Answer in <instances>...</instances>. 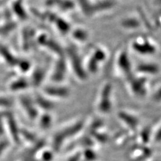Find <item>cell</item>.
Here are the masks:
<instances>
[{"mask_svg":"<svg viewBox=\"0 0 161 161\" xmlns=\"http://www.w3.org/2000/svg\"><path fill=\"white\" fill-rule=\"evenodd\" d=\"M112 86L110 83L105 84L100 92L97 102L98 111L102 114H108L111 112L113 106L112 102Z\"/></svg>","mask_w":161,"mask_h":161,"instance_id":"obj_2","label":"cell"},{"mask_svg":"<svg viewBox=\"0 0 161 161\" xmlns=\"http://www.w3.org/2000/svg\"><path fill=\"white\" fill-rule=\"evenodd\" d=\"M10 105H11V102H10L9 99L2 97H0V107L7 108L9 107Z\"/></svg>","mask_w":161,"mask_h":161,"instance_id":"obj_24","label":"cell"},{"mask_svg":"<svg viewBox=\"0 0 161 161\" xmlns=\"http://www.w3.org/2000/svg\"><path fill=\"white\" fill-rule=\"evenodd\" d=\"M151 131L148 128H144V130L140 134V140L143 145L147 146L150 140Z\"/></svg>","mask_w":161,"mask_h":161,"instance_id":"obj_17","label":"cell"},{"mask_svg":"<svg viewBox=\"0 0 161 161\" xmlns=\"http://www.w3.org/2000/svg\"><path fill=\"white\" fill-rule=\"evenodd\" d=\"M118 116L121 122H123L131 130L136 129L138 126L140 120L138 117L132 114L128 113L125 111H121V112H118Z\"/></svg>","mask_w":161,"mask_h":161,"instance_id":"obj_8","label":"cell"},{"mask_svg":"<svg viewBox=\"0 0 161 161\" xmlns=\"http://www.w3.org/2000/svg\"><path fill=\"white\" fill-rule=\"evenodd\" d=\"M6 132L8 135V138L11 142L18 144L21 142L20 138V128L17 123V121L12 114H6L3 115Z\"/></svg>","mask_w":161,"mask_h":161,"instance_id":"obj_3","label":"cell"},{"mask_svg":"<svg viewBox=\"0 0 161 161\" xmlns=\"http://www.w3.org/2000/svg\"><path fill=\"white\" fill-rule=\"evenodd\" d=\"M153 138H154V141L155 142H157V143L161 142V125H160V127L158 128L157 132H156Z\"/></svg>","mask_w":161,"mask_h":161,"instance_id":"obj_23","label":"cell"},{"mask_svg":"<svg viewBox=\"0 0 161 161\" xmlns=\"http://www.w3.org/2000/svg\"><path fill=\"white\" fill-rule=\"evenodd\" d=\"M84 125L85 123L83 121L79 120L58 130L53 136L52 140L54 152L61 148L68 139L77 135L83 130Z\"/></svg>","mask_w":161,"mask_h":161,"instance_id":"obj_1","label":"cell"},{"mask_svg":"<svg viewBox=\"0 0 161 161\" xmlns=\"http://www.w3.org/2000/svg\"><path fill=\"white\" fill-rule=\"evenodd\" d=\"M82 160V157L81 153H77L76 154H74L71 157H69L67 161H81Z\"/></svg>","mask_w":161,"mask_h":161,"instance_id":"obj_25","label":"cell"},{"mask_svg":"<svg viewBox=\"0 0 161 161\" xmlns=\"http://www.w3.org/2000/svg\"><path fill=\"white\" fill-rule=\"evenodd\" d=\"M153 161H161V160H153Z\"/></svg>","mask_w":161,"mask_h":161,"instance_id":"obj_27","label":"cell"},{"mask_svg":"<svg viewBox=\"0 0 161 161\" xmlns=\"http://www.w3.org/2000/svg\"><path fill=\"white\" fill-rule=\"evenodd\" d=\"M140 151H133V160H139L142 159H146L149 157L151 155V153H152L151 150L145 145H142L141 147H140Z\"/></svg>","mask_w":161,"mask_h":161,"instance_id":"obj_13","label":"cell"},{"mask_svg":"<svg viewBox=\"0 0 161 161\" xmlns=\"http://www.w3.org/2000/svg\"><path fill=\"white\" fill-rule=\"evenodd\" d=\"M130 89L136 96L144 97L147 93V79L140 77H132L129 79Z\"/></svg>","mask_w":161,"mask_h":161,"instance_id":"obj_5","label":"cell"},{"mask_svg":"<svg viewBox=\"0 0 161 161\" xmlns=\"http://www.w3.org/2000/svg\"><path fill=\"white\" fill-rule=\"evenodd\" d=\"M54 151H48V150H43L42 154L41 161H52L54 158Z\"/></svg>","mask_w":161,"mask_h":161,"instance_id":"obj_20","label":"cell"},{"mask_svg":"<svg viewBox=\"0 0 161 161\" xmlns=\"http://www.w3.org/2000/svg\"><path fill=\"white\" fill-rule=\"evenodd\" d=\"M38 109H41L44 111V112H49L54 108V104L50 101L48 97L43 96H37L35 100Z\"/></svg>","mask_w":161,"mask_h":161,"instance_id":"obj_12","label":"cell"},{"mask_svg":"<svg viewBox=\"0 0 161 161\" xmlns=\"http://www.w3.org/2000/svg\"><path fill=\"white\" fill-rule=\"evenodd\" d=\"M116 65L119 72L128 79L133 76L132 63L130 61L128 54L125 51H122L119 53L116 60Z\"/></svg>","mask_w":161,"mask_h":161,"instance_id":"obj_6","label":"cell"},{"mask_svg":"<svg viewBox=\"0 0 161 161\" xmlns=\"http://www.w3.org/2000/svg\"><path fill=\"white\" fill-rule=\"evenodd\" d=\"M19 103L24 114H26L28 119L32 121L37 120L40 114L35 102H33L31 99L28 97H23L20 99Z\"/></svg>","mask_w":161,"mask_h":161,"instance_id":"obj_7","label":"cell"},{"mask_svg":"<svg viewBox=\"0 0 161 161\" xmlns=\"http://www.w3.org/2000/svg\"><path fill=\"white\" fill-rule=\"evenodd\" d=\"M136 71L142 75H157L160 71V68L157 64L153 63H144L139 64L136 67Z\"/></svg>","mask_w":161,"mask_h":161,"instance_id":"obj_10","label":"cell"},{"mask_svg":"<svg viewBox=\"0 0 161 161\" xmlns=\"http://www.w3.org/2000/svg\"><path fill=\"white\" fill-rule=\"evenodd\" d=\"M121 25L124 28L127 30H136L140 28V22L136 18L129 17L123 19Z\"/></svg>","mask_w":161,"mask_h":161,"instance_id":"obj_14","label":"cell"},{"mask_svg":"<svg viewBox=\"0 0 161 161\" xmlns=\"http://www.w3.org/2000/svg\"><path fill=\"white\" fill-rule=\"evenodd\" d=\"M39 128L43 131H47L50 128L53 123V118L50 112H44L40 114L37 119Z\"/></svg>","mask_w":161,"mask_h":161,"instance_id":"obj_11","label":"cell"},{"mask_svg":"<svg viewBox=\"0 0 161 161\" xmlns=\"http://www.w3.org/2000/svg\"><path fill=\"white\" fill-rule=\"evenodd\" d=\"M132 48L134 52L144 56H151L157 51V47L148 39H137L132 44Z\"/></svg>","mask_w":161,"mask_h":161,"instance_id":"obj_4","label":"cell"},{"mask_svg":"<svg viewBox=\"0 0 161 161\" xmlns=\"http://www.w3.org/2000/svg\"><path fill=\"white\" fill-rule=\"evenodd\" d=\"M155 2L158 4H161V0H155Z\"/></svg>","mask_w":161,"mask_h":161,"instance_id":"obj_26","label":"cell"},{"mask_svg":"<svg viewBox=\"0 0 161 161\" xmlns=\"http://www.w3.org/2000/svg\"><path fill=\"white\" fill-rule=\"evenodd\" d=\"M11 141L7 137H3L0 138V157L6 152L9 148Z\"/></svg>","mask_w":161,"mask_h":161,"instance_id":"obj_19","label":"cell"},{"mask_svg":"<svg viewBox=\"0 0 161 161\" xmlns=\"http://www.w3.org/2000/svg\"><path fill=\"white\" fill-rule=\"evenodd\" d=\"M92 57L98 63H102L106 58V53L102 48H96L93 53Z\"/></svg>","mask_w":161,"mask_h":161,"instance_id":"obj_18","label":"cell"},{"mask_svg":"<svg viewBox=\"0 0 161 161\" xmlns=\"http://www.w3.org/2000/svg\"><path fill=\"white\" fill-rule=\"evenodd\" d=\"M81 157L82 160H85L86 161H95L97 159V154L94 150L89 148L81 153Z\"/></svg>","mask_w":161,"mask_h":161,"instance_id":"obj_15","label":"cell"},{"mask_svg":"<svg viewBox=\"0 0 161 161\" xmlns=\"http://www.w3.org/2000/svg\"><path fill=\"white\" fill-rule=\"evenodd\" d=\"M44 91L45 95L47 96L56 99H65L68 97L70 94L69 89L63 87H48Z\"/></svg>","mask_w":161,"mask_h":161,"instance_id":"obj_9","label":"cell"},{"mask_svg":"<svg viewBox=\"0 0 161 161\" xmlns=\"http://www.w3.org/2000/svg\"><path fill=\"white\" fill-rule=\"evenodd\" d=\"M153 99L155 102H161V87L158 88L157 91H155L153 95Z\"/></svg>","mask_w":161,"mask_h":161,"instance_id":"obj_22","label":"cell"},{"mask_svg":"<svg viewBox=\"0 0 161 161\" xmlns=\"http://www.w3.org/2000/svg\"><path fill=\"white\" fill-rule=\"evenodd\" d=\"M28 83L27 80L24 79H18L16 81H14L10 85V89L13 91H18V90H23L26 89L28 86Z\"/></svg>","mask_w":161,"mask_h":161,"instance_id":"obj_16","label":"cell"},{"mask_svg":"<svg viewBox=\"0 0 161 161\" xmlns=\"http://www.w3.org/2000/svg\"><path fill=\"white\" fill-rule=\"evenodd\" d=\"M5 134H6V132L4 122V117L3 115H0V138L5 137Z\"/></svg>","mask_w":161,"mask_h":161,"instance_id":"obj_21","label":"cell"}]
</instances>
